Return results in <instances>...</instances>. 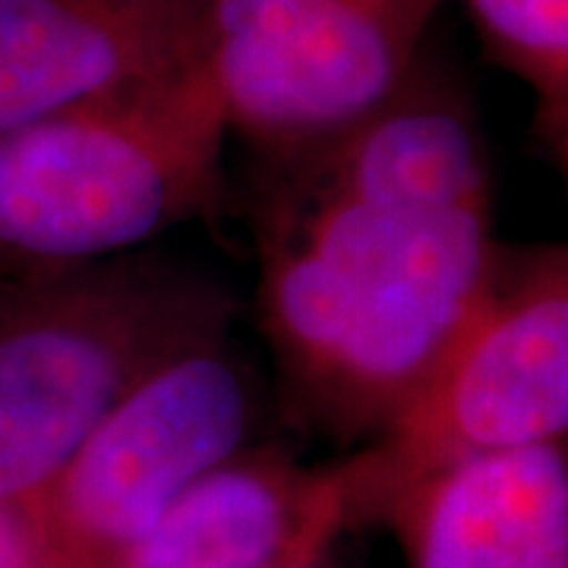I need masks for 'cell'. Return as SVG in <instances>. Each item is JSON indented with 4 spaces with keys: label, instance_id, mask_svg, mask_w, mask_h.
I'll use <instances>...</instances> for the list:
<instances>
[{
    "label": "cell",
    "instance_id": "obj_9",
    "mask_svg": "<svg viewBox=\"0 0 568 568\" xmlns=\"http://www.w3.org/2000/svg\"><path fill=\"white\" fill-rule=\"evenodd\" d=\"M386 525L410 568H568V443L446 467Z\"/></svg>",
    "mask_w": 568,
    "mask_h": 568
},
{
    "label": "cell",
    "instance_id": "obj_12",
    "mask_svg": "<svg viewBox=\"0 0 568 568\" xmlns=\"http://www.w3.org/2000/svg\"><path fill=\"white\" fill-rule=\"evenodd\" d=\"M534 130H537V140L544 145L552 171L559 174L562 196H566L568 205V102L534 111Z\"/></svg>",
    "mask_w": 568,
    "mask_h": 568
},
{
    "label": "cell",
    "instance_id": "obj_10",
    "mask_svg": "<svg viewBox=\"0 0 568 568\" xmlns=\"http://www.w3.org/2000/svg\"><path fill=\"white\" fill-rule=\"evenodd\" d=\"M480 48L530 89L537 108L568 102V0H462Z\"/></svg>",
    "mask_w": 568,
    "mask_h": 568
},
{
    "label": "cell",
    "instance_id": "obj_2",
    "mask_svg": "<svg viewBox=\"0 0 568 568\" xmlns=\"http://www.w3.org/2000/svg\"><path fill=\"white\" fill-rule=\"evenodd\" d=\"M234 320L215 272L159 250L0 278V503L36 506L123 398Z\"/></svg>",
    "mask_w": 568,
    "mask_h": 568
},
{
    "label": "cell",
    "instance_id": "obj_6",
    "mask_svg": "<svg viewBox=\"0 0 568 568\" xmlns=\"http://www.w3.org/2000/svg\"><path fill=\"white\" fill-rule=\"evenodd\" d=\"M443 0H212L205 61L256 155L361 121L410 77Z\"/></svg>",
    "mask_w": 568,
    "mask_h": 568
},
{
    "label": "cell",
    "instance_id": "obj_4",
    "mask_svg": "<svg viewBox=\"0 0 568 568\" xmlns=\"http://www.w3.org/2000/svg\"><path fill=\"white\" fill-rule=\"evenodd\" d=\"M568 443V244H499L484 291L414 405L345 465L354 528L433 474Z\"/></svg>",
    "mask_w": 568,
    "mask_h": 568
},
{
    "label": "cell",
    "instance_id": "obj_1",
    "mask_svg": "<svg viewBox=\"0 0 568 568\" xmlns=\"http://www.w3.org/2000/svg\"><path fill=\"white\" fill-rule=\"evenodd\" d=\"M256 159V304L284 398L373 443L446 361L499 246L477 108L424 51L361 121Z\"/></svg>",
    "mask_w": 568,
    "mask_h": 568
},
{
    "label": "cell",
    "instance_id": "obj_5",
    "mask_svg": "<svg viewBox=\"0 0 568 568\" xmlns=\"http://www.w3.org/2000/svg\"><path fill=\"white\" fill-rule=\"evenodd\" d=\"M263 405V376L234 332L149 376L39 496L48 568L118 566L186 489L250 448Z\"/></svg>",
    "mask_w": 568,
    "mask_h": 568
},
{
    "label": "cell",
    "instance_id": "obj_13",
    "mask_svg": "<svg viewBox=\"0 0 568 568\" xmlns=\"http://www.w3.org/2000/svg\"><path fill=\"white\" fill-rule=\"evenodd\" d=\"M284 568H342L335 559H332V549L323 552V556H310V559H301V562H291Z\"/></svg>",
    "mask_w": 568,
    "mask_h": 568
},
{
    "label": "cell",
    "instance_id": "obj_11",
    "mask_svg": "<svg viewBox=\"0 0 568 568\" xmlns=\"http://www.w3.org/2000/svg\"><path fill=\"white\" fill-rule=\"evenodd\" d=\"M0 568H48L36 506L0 503Z\"/></svg>",
    "mask_w": 568,
    "mask_h": 568
},
{
    "label": "cell",
    "instance_id": "obj_3",
    "mask_svg": "<svg viewBox=\"0 0 568 568\" xmlns=\"http://www.w3.org/2000/svg\"><path fill=\"white\" fill-rule=\"evenodd\" d=\"M209 61L0 130V278L136 253L224 200Z\"/></svg>",
    "mask_w": 568,
    "mask_h": 568
},
{
    "label": "cell",
    "instance_id": "obj_8",
    "mask_svg": "<svg viewBox=\"0 0 568 568\" xmlns=\"http://www.w3.org/2000/svg\"><path fill=\"white\" fill-rule=\"evenodd\" d=\"M354 528L345 465L250 446L183 493L114 568H284Z\"/></svg>",
    "mask_w": 568,
    "mask_h": 568
},
{
    "label": "cell",
    "instance_id": "obj_7",
    "mask_svg": "<svg viewBox=\"0 0 568 568\" xmlns=\"http://www.w3.org/2000/svg\"><path fill=\"white\" fill-rule=\"evenodd\" d=\"M212 0H0V130L205 61Z\"/></svg>",
    "mask_w": 568,
    "mask_h": 568
}]
</instances>
